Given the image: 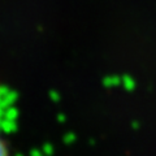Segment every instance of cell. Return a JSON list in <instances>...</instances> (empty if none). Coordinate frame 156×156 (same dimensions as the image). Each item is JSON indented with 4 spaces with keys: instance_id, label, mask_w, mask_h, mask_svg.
<instances>
[{
    "instance_id": "obj_1",
    "label": "cell",
    "mask_w": 156,
    "mask_h": 156,
    "mask_svg": "<svg viewBox=\"0 0 156 156\" xmlns=\"http://www.w3.org/2000/svg\"><path fill=\"white\" fill-rule=\"evenodd\" d=\"M8 152H9V148H8L7 140L0 135V155H7Z\"/></svg>"
}]
</instances>
